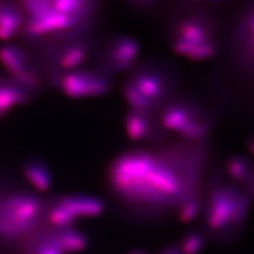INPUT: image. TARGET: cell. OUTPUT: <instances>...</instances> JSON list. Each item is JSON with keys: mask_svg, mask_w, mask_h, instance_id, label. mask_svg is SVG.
Returning <instances> with one entry per match:
<instances>
[{"mask_svg": "<svg viewBox=\"0 0 254 254\" xmlns=\"http://www.w3.org/2000/svg\"><path fill=\"white\" fill-rule=\"evenodd\" d=\"M165 34L172 52L189 62H208L220 52V23L206 5L186 1L175 7Z\"/></svg>", "mask_w": 254, "mask_h": 254, "instance_id": "cell-2", "label": "cell"}, {"mask_svg": "<svg viewBox=\"0 0 254 254\" xmlns=\"http://www.w3.org/2000/svg\"><path fill=\"white\" fill-rule=\"evenodd\" d=\"M34 95L32 91L16 83L8 76L0 73V118L30 102Z\"/></svg>", "mask_w": 254, "mask_h": 254, "instance_id": "cell-13", "label": "cell"}, {"mask_svg": "<svg viewBox=\"0 0 254 254\" xmlns=\"http://www.w3.org/2000/svg\"><path fill=\"white\" fill-rule=\"evenodd\" d=\"M44 200L35 193L7 190L0 196V242L21 244L45 225Z\"/></svg>", "mask_w": 254, "mask_h": 254, "instance_id": "cell-4", "label": "cell"}, {"mask_svg": "<svg viewBox=\"0 0 254 254\" xmlns=\"http://www.w3.org/2000/svg\"><path fill=\"white\" fill-rule=\"evenodd\" d=\"M17 2H19L20 5H22V3H24V2H27V1H29V0H17Z\"/></svg>", "mask_w": 254, "mask_h": 254, "instance_id": "cell-20", "label": "cell"}, {"mask_svg": "<svg viewBox=\"0 0 254 254\" xmlns=\"http://www.w3.org/2000/svg\"><path fill=\"white\" fill-rule=\"evenodd\" d=\"M125 254H149L147 252L146 250L143 249H134V250H130L129 252H127Z\"/></svg>", "mask_w": 254, "mask_h": 254, "instance_id": "cell-19", "label": "cell"}, {"mask_svg": "<svg viewBox=\"0 0 254 254\" xmlns=\"http://www.w3.org/2000/svg\"><path fill=\"white\" fill-rule=\"evenodd\" d=\"M45 225L55 227L78 226L82 220L98 217L105 210L102 199L89 194L54 195L44 200Z\"/></svg>", "mask_w": 254, "mask_h": 254, "instance_id": "cell-8", "label": "cell"}, {"mask_svg": "<svg viewBox=\"0 0 254 254\" xmlns=\"http://www.w3.org/2000/svg\"><path fill=\"white\" fill-rule=\"evenodd\" d=\"M25 179L40 192H47L53 186L52 173L47 162L37 157H32L22 164Z\"/></svg>", "mask_w": 254, "mask_h": 254, "instance_id": "cell-14", "label": "cell"}, {"mask_svg": "<svg viewBox=\"0 0 254 254\" xmlns=\"http://www.w3.org/2000/svg\"><path fill=\"white\" fill-rule=\"evenodd\" d=\"M0 62L7 75L35 94L51 87V74L27 42H7L0 47Z\"/></svg>", "mask_w": 254, "mask_h": 254, "instance_id": "cell-6", "label": "cell"}, {"mask_svg": "<svg viewBox=\"0 0 254 254\" xmlns=\"http://www.w3.org/2000/svg\"><path fill=\"white\" fill-rule=\"evenodd\" d=\"M140 44L134 37L113 34L98 38L89 62L94 68L113 77L134 68L140 62Z\"/></svg>", "mask_w": 254, "mask_h": 254, "instance_id": "cell-7", "label": "cell"}, {"mask_svg": "<svg viewBox=\"0 0 254 254\" xmlns=\"http://www.w3.org/2000/svg\"><path fill=\"white\" fill-rule=\"evenodd\" d=\"M189 2H195L198 4L207 5L214 3H221V2H229L230 0H186Z\"/></svg>", "mask_w": 254, "mask_h": 254, "instance_id": "cell-17", "label": "cell"}, {"mask_svg": "<svg viewBox=\"0 0 254 254\" xmlns=\"http://www.w3.org/2000/svg\"><path fill=\"white\" fill-rule=\"evenodd\" d=\"M127 8L138 14H148L158 9L163 0H122Z\"/></svg>", "mask_w": 254, "mask_h": 254, "instance_id": "cell-15", "label": "cell"}, {"mask_svg": "<svg viewBox=\"0 0 254 254\" xmlns=\"http://www.w3.org/2000/svg\"><path fill=\"white\" fill-rule=\"evenodd\" d=\"M113 76L108 75L91 65L58 73L52 82L64 95L73 99L100 98L110 93L113 88Z\"/></svg>", "mask_w": 254, "mask_h": 254, "instance_id": "cell-10", "label": "cell"}, {"mask_svg": "<svg viewBox=\"0 0 254 254\" xmlns=\"http://www.w3.org/2000/svg\"><path fill=\"white\" fill-rule=\"evenodd\" d=\"M205 157L200 147L184 140L129 149L111 162L107 182L129 212L159 217L197 201Z\"/></svg>", "mask_w": 254, "mask_h": 254, "instance_id": "cell-1", "label": "cell"}, {"mask_svg": "<svg viewBox=\"0 0 254 254\" xmlns=\"http://www.w3.org/2000/svg\"><path fill=\"white\" fill-rule=\"evenodd\" d=\"M232 49L240 68L254 73V4L238 21L232 36Z\"/></svg>", "mask_w": 254, "mask_h": 254, "instance_id": "cell-12", "label": "cell"}, {"mask_svg": "<svg viewBox=\"0 0 254 254\" xmlns=\"http://www.w3.org/2000/svg\"><path fill=\"white\" fill-rule=\"evenodd\" d=\"M8 190H10V189L7 186V184L0 179V196Z\"/></svg>", "mask_w": 254, "mask_h": 254, "instance_id": "cell-18", "label": "cell"}, {"mask_svg": "<svg viewBox=\"0 0 254 254\" xmlns=\"http://www.w3.org/2000/svg\"><path fill=\"white\" fill-rule=\"evenodd\" d=\"M159 112L129 109L124 118V128L134 141L159 144L166 139V129L159 120Z\"/></svg>", "mask_w": 254, "mask_h": 254, "instance_id": "cell-11", "label": "cell"}, {"mask_svg": "<svg viewBox=\"0 0 254 254\" xmlns=\"http://www.w3.org/2000/svg\"><path fill=\"white\" fill-rule=\"evenodd\" d=\"M159 120L167 132L186 141H199L214 123V115L200 99L176 93L159 110Z\"/></svg>", "mask_w": 254, "mask_h": 254, "instance_id": "cell-5", "label": "cell"}, {"mask_svg": "<svg viewBox=\"0 0 254 254\" xmlns=\"http://www.w3.org/2000/svg\"><path fill=\"white\" fill-rule=\"evenodd\" d=\"M158 254H191L186 253L182 250L181 247L179 246V244H174V245H169L164 248Z\"/></svg>", "mask_w": 254, "mask_h": 254, "instance_id": "cell-16", "label": "cell"}, {"mask_svg": "<svg viewBox=\"0 0 254 254\" xmlns=\"http://www.w3.org/2000/svg\"><path fill=\"white\" fill-rule=\"evenodd\" d=\"M180 80L179 68L170 60L150 57L128 72L122 93L129 109L159 112L176 94Z\"/></svg>", "mask_w": 254, "mask_h": 254, "instance_id": "cell-3", "label": "cell"}, {"mask_svg": "<svg viewBox=\"0 0 254 254\" xmlns=\"http://www.w3.org/2000/svg\"><path fill=\"white\" fill-rule=\"evenodd\" d=\"M89 238L78 226L42 225L22 244L23 254H78L87 250Z\"/></svg>", "mask_w": 254, "mask_h": 254, "instance_id": "cell-9", "label": "cell"}]
</instances>
